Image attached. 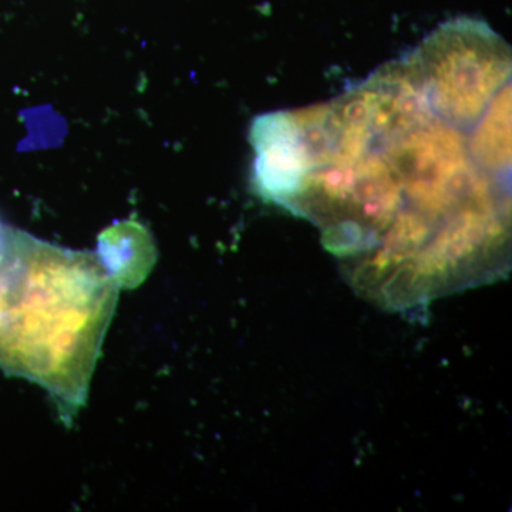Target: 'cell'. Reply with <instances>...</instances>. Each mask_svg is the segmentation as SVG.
Masks as SVG:
<instances>
[{
  "label": "cell",
  "instance_id": "1",
  "mask_svg": "<svg viewBox=\"0 0 512 512\" xmlns=\"http://www.w3.org/2000/svg\"><path fill=\"white\" fill-rule=\"evenodd\" d=\"M252 184L312 221L360 288L410 306L510 259L511 50L483 20L316 106L256 117Z\"/></svg>",
  "mask_w": 512,
  "mask_h": 512
},
{
  "label": "cell",
  "instance_id": "2",
  "mask_svg": "<svg viewBox=\"0 0 512 512\" xmlns=\"http://www.w3.org/2000/svg\"><path fill=\"white\" fill-rule=\"evenodd\" d=\"M119 288L97 252L23 231L0 311V370L46 389L67 426L86 403Z\"/></svg>",
  "mask_w": 512,
  "mask_h": 512
},
{
  "label": "cell",
  "instance_id": "3",
  "mask_svg": "<svg viewBox=\"0 0 512 512\" xmlns=\"http://www.w3.org/2000/svg\"><path fill=\"white\" fill-rule=\"evenodd\" d=\"M97 255L120 286L138 284L157 258L150 232L137 221L117 222L99 237Z\"/></svg>",
  "mask_w": 512,
  "mask_h": 512
},
{
  "label": "cell",
  "instance_id": "4",
  "mask_svg": "<svg viewBox=\"0 0 512 512\" xmlns=\"http://www.w3.org/2000/svg\"><path fill=\"white\" fill-rule=\"evenodd\" d=\"M22 229L9 225L0 218V311L5 303L20 261Z\"/></svg>",
  "mask_w": 512,
  "mask_h": 512
}]
</instances>
